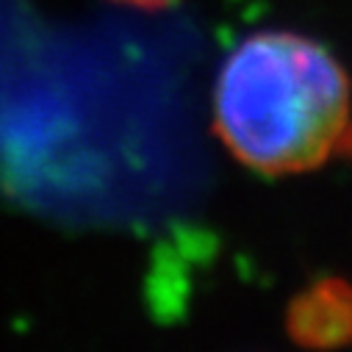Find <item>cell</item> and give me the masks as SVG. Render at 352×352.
<instances>
[{
  "label": "cell",
  "mask_w": 352,
  "mask_h": 352,
  "mask_svg": "<svg viewBox=\"0 0 352 352\" xmlns=\"http://www.w3.org/2000/svg\"><path fill=\"white\" fill-rule=\"evenodd\" d=\"M214 131L252 172H314L346 142L352 80L316 39L294 31L244 36L214 80Z\"/></svg>",
  "instance_id": "obj_1"
},
{
  "label": "cell",
  "mask_w": 352,
  "mask_h": 352,
  "mask_svg": "<svg viewBox=\"0 0 352 352\" xmlns=\"http://www.w3.org/2000/svg\"><path fill=\"white\" fill-rule=\"evenodd\" d=\"M286 333L305 349H338L352 344V283L322 278L305 286L286 308Z\"/></svg>",
  "instance_id": "obj_2"
},
{
  "label": "cell",
  "mask_w": 352,
  "mask_h": 352,
  "mask_svg": "<svg viewBox=\"0 0 352 352\" xmlns=\"http://www.w3.org/2000/svg\"><path fill=\"white\" fill-rule=\"evenodd\" d=\"M114 3H122V6H133V9H147V12H155V9H169L172 3H178V0H114Z\"/></svg>",
  "instance_id": "obj_3"
}]
</instances>
